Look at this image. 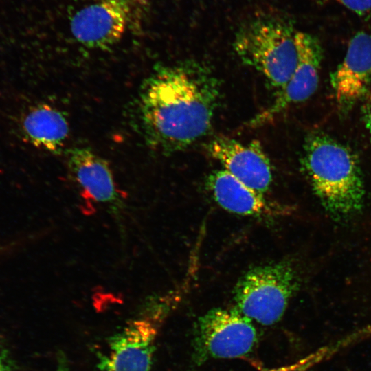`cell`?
<instances>
[{"instance_id": "5", "label": "cell", "mask_w": 371, "mask_h": 371, "mask_svg": "<svg viewBox=\"0 0 371 371\" xmlns=\"http://www.w3.org/2000/svg\"><path fill=\"white\" fill-rule=\"evenodd\" d=\"M298 278L289 262H279L251 269L234 289L236 310L262 325L279 321L297 289Z\"/></svg>"}, {"instance_id": "4", "label": "cell", "mask_w": 371, "mask_h": 371, "mask_svg": "<svg viewBox=\"0 0 371 371\" xmlns=\"http://www.w3.org/2000/svg\"><path fill=\"white\" fill-rule=\"evenodd\" d=\"M167 297L152 299L135 317L109 339L99 355V371H150L159 328L172 303Z\"/></svg>"}, {"instance_id": "3", "label": "cell", "mask_w": 371, "mask_h": 371, "mask_svg": "<svg viewBox=\"0 0 371 371\" xmlns=\"http://www.w3.org/2000/svg\"><path fill=\"white\" fill-rule=\"evenodd\" d=\"M300 31L281 14L260 12L239 26L234 49L241 62L262 74L278 93L295 69Z\"/></svg>"}, {"instance_id": "7", "label": "cell", "mask_w": 371, "mask_h": 371, "mask_svg": "<svg viewBox=\"0 0 371 371\" xmlns=\"http://www.w3.org/2000/svg\"><path fill=\"white\" fill-rule=\"evenodd\" d=\"M133 10V0H91L71 17V32L88 48L107 49L124 36Z\"/></svg>"}, {"instance_id": "15", "label": "cell", "mask_w": 371, "mask_h": 371, "mask_svg": "<svg viewBox=\"0 0 371 371\" xmlns=\"http://www.w3.org/2000/svg\"><path fill=\"white\" fill-rule=\"evenodd\" d=\"M0 371H18L17 366L8 351L1 345Z\"/></svg>"}, {"instance_id": "16", "label": "cell", "mask_w": 371, "mask_h": 371, "mask_svg": "<svg viewBox=\"0 0 371 371\" xmlns=\"http://www.w3.org/2000/svg\"><path fill=\"white\" fill-rule=\"evenodd\" d=\"M56 371H69L68 360L63 352L58 354Z\"/></svg>"}, {"instance_id": "6", "label": "cell", "mask_w": 371, "mask_h": 371, "mask_svg": "<svg viewBox=\"0 0 371 371\" xmlns=\"http://www.w3.org/2000/svg\"><path fill=\"white\" fill-rule=\"evenodd\" d=\"M257 339L251 320L236 309L216 308L197 322L194 337L195 360L232 359L248 354Z\"/></svg>"}, {"instance_id": "2", "label": "cell", "mask_w": 371, "mask_h": 371, "mask_svg": "<svg viewBox=\"0 0 371 371\" xmlns=\"http://www.w3.org/2000/svg\"><path fill=\"white\" fill-rule=\"evenodd\" d=\"M304 164L313 190L334 218L354 216L363 207L364 186L352 151L326 135H311L305 145Z\"/></svg>"}, {"instance_id": "10", "label": "cell", "mask_w": 371, "mask_h": 371, "mask_svg": "<svg viewBox=\"0 0 371 371\" xmlns=\"http://www.w3.org/2000/svg\"><path fill=\"white\" fill-rule=\"evenodd\" d=\"M70 173L87 199L108 208L117 216L124 207L122 196L118 190L108 163L87 148H75L67 159Z\"/></svg>"}, {"instance_id": "11", "label": "cell", "mask_w": 371, "mask_h": 371, "mask_svg": "<svg viewBox=\"0 0 371 371\" xmlns=\"http://www.w3.org/2000/svg\"><path fill=\"white\" fill-rule=\"evenodd\" d=\"M371 82V34L357 33L350 41L342 62L331 74L337 102L344 107L354 104Z\"/></svg>"}, {"instance_id": "8", "label": "cell", "mask_w": 371, "mask_h": 371, "mask_svg": "<svg viewBox=\"0 0 371 371\" xmlns=\"http://www.w3.org/2000/svg\"><path fill=\"white\" fill-rule=\"evenodd\" d=\"M322 54L317 38L300 30L297 38V60L291 78L272 103L252 118L249 125L257 127L271 122L291 105L308 99L318 86Z\"/></svg>"}, {"instance_id": "1", "label": "cell", "mask_w": 371, "mask_h": 371, "mask_svg": "<svg viewBox=\"0 0 371 371\" xmlns=\"http://www.w3.org/2000/svg\"><path fill=\"white\" fill-rule=\"evenodd\" d=\"M219 100L218 81L202 64L157 67L140 93V121L147 142L164 153L188 147L210 130Z\"/></svg>"}, {"instance_id": "9", "label": "cell", "mask_w": 371, "mask_h": 371, "mask_svg": "<svg viewBox=\"0 0 371 371\" xmlns=\"http://www.w3.org/2000/svg\"><path fill=\"white\" fill-rule=\"evenodd\" d=\"M211 156L225 170L249 188L263 193L269 188L272 172L268 158L259 142L243 144L235 139L218 137L207 144Z\"/></svg>"}, {"instance_id": "14", "label": "cell", "mask_w": 371, "mask_h": 371, "mask_svg": "<svg viewBox=\"0 0 371 371\" xmlns=\"http://www.w3.org/2000/svg\"><path fill=\"white\" fill-rule=\"evenodd\" d=\"M333 1L341 4L350 10L358 14H364L371 11V0H323Z\"/></svg>"}, {"instance_id": "17", "label": "cell", "mask_w": 371, "mask_h": 371, "mask_svg": "<svg viewBox=\"0 0 371 371\" xmlns=\"http://www.w3.org/2000/svg\"><path fill=\"white\" fill-rule=\"evenodd\" d=\"M365 118L367 128L371 135V93L367 100L365 106Z\"/></svg>"}, {"instance_id": "13", "label": "cell", "mask_w": 371, "mask_h": 371, "mask_svg": "<svg viewBox=\"0 0 371 371\" xmlns=\"http://www.w3.org/2000/svg\"><path fill=\"white\" fill-rule=\"evenodd\" d=\"M25 137L35 146L59 153L69 136V124L64 114L47 104L31 109L23 118Z\"/></svg>"}, {"instance_id": "12", "label": "cell", "mask_w": 371, "mask_h": 371, "mask_svg": "<svg viewBox=\"0 0 371 371\" xmlns=\"http://www.w3.org/2000/svg\"><path fill=\"white\" fill-rule=\"evenodd\" d=\"M208 187L215 201L227 211L245 216H274L284 214V209L266 200L260 193L225 170L213 172Z\"/></svg>"}]
</instances>
